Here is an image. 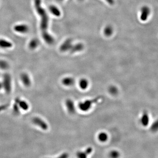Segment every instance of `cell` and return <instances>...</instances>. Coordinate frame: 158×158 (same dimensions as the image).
Masks as SVG:
<instances>
[{
  "label": "cell",
  "instance_id": "cell-23",
  "mask_svg": "<svg viewBox=\"0 0 158 158\" xmlns=\"http://www.w3.org/2000/svg\"><path fill=\"white\" fill-rule=\"evenodd\" d=\"M109 91L110 94L113 95H115L118 93V91L117 87L114 86L110 87L109 89Z\"/></svg>",
  "mask_w": 158,
  "mask_h": 158
},
{
  "label": "cell",
  "instance_id": "cell-15",
  "mask_svg": "<svg viewBox=\"0 0 158 158\" xmlns=\"http://www.w3.org/2000/svg\"><path fill=\"white\" fill-rule=\"evenodd\" d=\"M39 42L37 39H34L30 42L29 47L31 50H34L36 49L39 45Z\"/></svg>",
  "mask_w": 158,
  "mask_h": 158
},
{
  "label": "cell",
  "instance_id": "cell-22",
  "mask_svg": "<svg viewBox=\"0 0 158 158\" xmlns=\"http://www.w3.org/2000/svg\"><path fill=\"white\" fill-rule=\"evenodd\" d=\"M109 156L110 158H119L120 157V153L118 151L113 150L109 153Z\"/></svg>",
  "mask_w": 158,
  "mask_h": 158
},
{
  "label": "cell",
  "instance_id": "cell-20",
  "mask_svg": "<svg viewBox=\"0 0 158 158\" xmlns=\"http://www.w3.org/2000/svg\"><path fill=\"white\" fill-rule=\"evenodd\" d=\"M9 68L8 63L5 60H0V69H7Z\"/></svg>",
  "mask_w": 158,
  "mask_h": 158
},
{
  "label": "cell",
  "instance_id": "cell-7",
  "mask_svg": "<svg viewBox=\"0 0 158 158\" xmlns=\"http://www.w3.org/2000/svg\"><path fill=\"white\" fill-rule=\"evenodd\" d=\"M65 105L68 111L70 114H74L75 113V106L73 100L70 99H67L65 101Z\"/></svg>",
  "mask_w": 158,
  "mask_h": 158
},
{
  "label": "cell",
  "instance_id": "cell-2",
  "mask_svg": "<svg viewBox=\"0 0 158 158\" xmlns=\"http://www.w3.org/2000/svg\"><path fill=\"white\" fill-rule=\"evenodd\" d=\"M102 98V96H99L92 100H87L83 102H80L79 104V108L82 111H88L91 107L92 104L96 103Z\"/></svg>",
  "mask_w": 158,
  "mask_h": 158
},
{
  "label": "cell",
  "instance_id": "cell-3",
  "mask_svg": "<svg viewBox=\"0 0 158 158\" xmlns=\"http://www.w3.org/2000/svg\"><path fill=\"white\" fill-rule=\"evenodd\" d=\"M2 84L6 93L10 94L12 91V78L9 74L6 73L3 75Z\"/></svg>",
  "mask_w": 158,
  "mask_h": 158
},
{
  "label": "cell",
  "instance_id": "cell-8",
  "mask_svg": "<svg viewBox=\"0 0 158 158\" xmlns=\"http://www.w3.org/2000/svg\"><path fill=\"white\" fill-rule=\"evenodd\" d=\"M15 102L18 104L19 108L22 109L23 110L26 111L29 108V105L25 101L21 100L19 98H16L15 100Z\"/></svg>",
  "mask_w": 158,
  "mask_h": 158
},
{
  "label": "cell",
  "instance_id": "cell-9",
  "mask_svg": "<svg viewBox=\"0 0 158 158\" xmlns=\"http://www.w3.org/2000/svg\"><path fill=\"white\" fill-rule=\"evenodd\" d=\"M93 151L91 147H89L87 148L84 152H77L76 156L77 158H87V156L91 153Z\"/></svg>",
  "mask_w": 158,
  "mask_h": 158
},
{
  "label": "cell",
  "instance_id": "cell-21",
  "mask_svg": "<svg viewBox=\"0 0 158 158\" xmlns=\"http://www.w3.org/2000/svg\"><path fill=\"white\" fill-rule=\"evenodd\" d=\"M13 112L16 115H19L20 114V109L18 104L15 102L13 105Z\"/></svg>",
  "mask_w": 158,
  "mask_h": 158
},
{
  "label": "cell",
  "instance_id": "cell-1",
  "mask_svg": "<svg viewBox=\"0 0 158 158\" xmlns=\"http://www.w3.org/2000/svg\"><path fill=\"white\" fill-rule=\"evenodd\" d=\"M34 5L36 12L41 17L40 27L42 37L46 43L48 45H52L55 40L48 33L49 18L46 11L41 6V0H34Z\"/></svg>",
  "mask_w": 158,
  "mask_h": 158
},
{
  "label": "cell",
  "instance_id": "cell-27",
  "mask_svg": "<svg viewBox=\"0 0 158 158\" xmlns=\"http://www.w3.org/2000/svg\"><path fill=\"white\" fill-rule=\"evenodd\" d=\"M2 88H3V84L2 82H0V90H1Z\"/></svg>",
  "mask_w": 158,
  "mask_h": 158
},
{
  "label": "cell",
  "instance_id": "cell-28",
  "mask_svg": "<svg viewBox=\"0 0 158 158\" xmlns=\"http://www.w3.org/2000/svg\"><path fill=\"white\" fill-rule=\"evenodd\" d=\"M58 1H63V0H58Z\"/></svg>",
  "mask_w": 158,
  "mask_h": 158
},
{
  "label": "cell",
  "instance_id": "cell-12",
  "mask_svg": "<svg viewBox=\"0 0 158 158\" xmlns=\"http://www.w3.org/2000/svg\"><path fill=\"white\" fill-rule=\"evenodd\" d=\"M75 83L74 79L71 77H65L62 80V83L64 85L70 86L73 85Z\"/></svg>",
  "mask_w": 158,
  "mask_h": 158
},
{
  "label": "cell",
  "instance_id": "cell-13",
  "mask_svg": "<svg viewBox=\"0 0 158 158\" xmlns=\"http://www.w3.org/2000/svg\"><path fill=\"white\" fill-rule=\"evenodd\" d=\"M12 45L11 42L4 40L1 39L0 40V47L3 48H8L12 47Z\"/></svg>",
  "mask_w": 158,
  "mask_h": 158
},
{
  "label": "cell",
  "instance_id": "cell-26",
  "mask_svg": "<svg viewBox=\"0 0 158 158\" xmlns=\"http://www.w3.org/2000/svg\"><path fill=\"white\" fill-rule=\"evenodd\" d=\"M82 1V0H80ZM109 5H113L114 4V0H105Z\"/></svg>",
  "mask_w": 158,
  "mask_h": 158
},
{
  "label": "cell",
  "instance_id": "cell-4",
  "mask_svg": "<svg viewBox=\"0 0 158 158\" xmlns=\"http://www.w3.org/2000/svg\"><path fill=\"white\" fill-rule=\"evenodd\" d=\"M32 122L43 130H47L48 129V125L47 123L39 117H34L32 119Z\"/></svg>",
  "mask_w": 158,
  "mask_h": 158
},
{
  "label": "cell",
  "instance_id": "cell-18",
  "mask_svg": "<svg viewBox=\"0 0 158 158\" xmlns=\"http://www.w3.org/2000/svg\"><path fill=\"white\" fill-rule=\"evenodd\" d=\"M98 138L99 141L102 142H105L107 140L108 136L106 133L104 132H102L100 133L98 136Z\"/></svg>",
  "mask_w": 158,
  "mask_h": 158
},
{
  "label": "cell",
  "instance_id": "cell-24",
  "mask_svg": "<svg viewBox=\"0 0 158 158\" xmlns=\"http://www.w3.org/2000/svg\"><path fill=\"white\" fill-rule=\"evenodd\" d=\"M8 106H9L8 104H2V105H0V112L5 110L8 107Z\"/></svg>",
  "mask_w": 158,
  "mask_h": 158
},
{
  "label": "cell",
  "instance_id": "cell-6",
  "mask_svg": "<svg viewBox=\"0 0 158 158\" xmlns=\"http://www.w3.org/2000/svg\"><path fill=\"white\" fill-rule=\"evenodd\" d=\"M20 79L24 85L26 87L31 86V82L29 76L25 73H23L20 75Z\"/></svg>",
  "mask_w": 158,
  "mask_h": 158
},
{
  "label": "cell",
  "instance_id": "cell-14",
  "mask_svg": "<svg viewBox=\"0 0 158 158\" xmlns=\"http://www.w3.org/2000/svg\"><path fill=\"white\" fill-rule=\"evenodd\" d=\"M49 10L50 12L52 13L53 15L56 16H59L61 15V12L60 10L58 9L57 7L54 5H52L49 7Z\"/></svg>",
  "mask_w": 158,
  "mask_h": 158
},
{
  "label": "cell",
  "instance_id": "cell-11",
  "mask_svg": "<svg viewBox=\"0 0 158 158\" xmlns=\"http://www.w3.org/2000/svg\"><path fill=\"white\" fill-rule=\"evenodd\" d=\"M84 45L83 44H80V43L76 44L75 45H73L69 52L72 53L76 52H80L84 49Z\"/></svg>",
  "mask_w": 158,
  "mask_h": 158
},
{
  "label": "cell",
  "instance_id": "cell-17",
  "mask_svg": "<svg viewBox=\"0 0 158 158\" xmlns=\"http://www.w3.org/2000/svg\"><path fill=\"white\" fill-rule=\"evenodd\" d=\"M149 122V118L147 114L144 113L143 115L142 118V123L144 126H146L147 125Z\"/></svg>",
  "mask_w": 158,
  "mask_h": 158
},
{
  "label": "cell",
  "instance_id": "cell-25",
  "mask_svg": "<svg viewBox=\"0 0 158 158\" xmlns=\"http://www.w3.org/2000/svg\"><path fill=\"white\" fill-rule=\"evenodd\" d=\"M69 157V155L67 153H63L60 156H58L56 158H68Z\"/></svg>",
  "mask_w": 158,
  "mask_h": 158
},
{
  "label": "cell",
  "instance_id": "cell-10",
  "mask_svg": "<svg viewBox=\"0 0 158 158\" xmlns=\"http://www.w3.org/2000/svg\"><path fill=\"white\" fill-rule=\"evenodd\" d=\"M15 31L19 33L24 34L27 33L29 31V27L26 25L22 24L18 25H16L14 28Z\"/></svg>",
  "mask_w": 158,
  "mask_h": 158
},
{
  "label": "cell",
  "instance_id": "cell-19",
  "mask_svg": "<svg viewBox=\"0 0 158 158\" xmlns=\"http://www.w3.org/2000/svg\"><path fill=\"white\" fill-rule=\"evenodd\" d=\"M104 35L106 36H110L113 33V29L111 26H107L104 28Z\"/></svg>",
  "mask_w": 158,
  "mask_h": 158
},
{
  "label": "cell",
  "instance_id": "cell-5",
  "mask_svg": "<svg viewBox=\"0 0 158 158\" xmlns=\"http://www.w3.org/2000/svg\"><path fill=\"white\" fill-rule=\"evenodd\" d=\"M72 46L73 45H72V40L70 39H67L61 45L60 47V50L62 52L69 51Z\"/></svg>",
  "mask_w": 158,
  "mask_h": 158
},
{
  "label": "cell",
  "instance_id": "cell-16",
  "mask_svg": "<svg viewBox=\"0 0 158 158\" xmlns=\"http://www.w3.org/2000/svg\"><path fill=\"white\" fill-rule=\"evenodd\" d=\"M88 81L86 79H82L79 82V85L80 87V88L82 89H86L88 87Z\"/></svg>",
  "mask_w": 158,
  "mask_h": 158
}]
</instances>
